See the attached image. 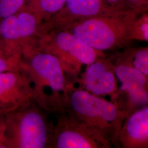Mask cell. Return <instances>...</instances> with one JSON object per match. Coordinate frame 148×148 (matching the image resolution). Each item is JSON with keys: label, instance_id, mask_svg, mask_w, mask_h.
<instances>
[{"label": "cell", "instance_id": "10", "mask_svg": "<svg viewBox=\"0 0 148 148\" xmlns=\"http://www.w3.org/2000/svg\"><path fill=\"white\" fill-rule=\"evenodd\" d=\"M32 99V89L23 70L0 74V115L5 116Z\"/></svg>", "mask_w": 148, "mask_h": 148}, {"label": "cell", "instance_id": "8", "mask_svg": "<svg viewBox=\"0 0 148 148\" xmlns=\"http://www.w3.org/2000/svg\"><path fill=\"white\" fill-rule=\"evenodd\" d=\"M79 88L97 97L110 95L113 102L118 90L112 56L98 59L87 65L77 78Z\"/></svg>", "mask_w": 148, "mask_h": 148}, {"label": "cell", "instance_id": "5", "mask_svg": "<svg viewBox=\"0 0 148 148\" xmlns=\"http://www.w3.org/2000/svg\"><path fill=\"white\" fill-rule=\"evenodd\" d=\"M34 43L39 49L57 58L65 72L76 81L84 65H88L107 56L104 52L91 47L71 33L60 28L41 32Z\"/></svg>", "mask_w": 148, "mask_h": 148}, {"label": "cell", "instance_id": "19", "mask_svg": "<svg viewBox=\"0 0 148 148\" xmlns=\"http://www.w3.org/2000/svg\"><path fill=\"white\" fill-rule=\"evenodd\" d=\"M127 8L130 10L138 11L141 13L148 10V0H123Z\"/></svg>", "mask_w": 148, "mask_h": 148}, {"label": "cell", "instance_id": "4", "mask_svg": "<svg viewBox=\"0 0 148 148\" xmlns=\"http://www.w3.org/2000/svg\"><path fill=\"white\" fill-rule=\"evenodd\" d=\"M65 112L93 127L119 148V134L126 117L114 103L73 86L68 92Z\"/></svg>", "mask_w": 148, "mask_h": 148}, {"label": "cell", "instance_id": "1", "mask_svg": "<svg viewBox=\"0 0 148 148\" xmlns=\"http://www.w3.org/2000/svg\"><path fill=\"white\" fill-rule=\"evenodd\" d=\"M21 49L22 69L32 85L33 100L49 114L64 113L75 79L65 72L57 58L39 49L34 42Z\"/></svg>", "mask_w": 148, "mask_h": 148}, {"label": "cell", "instance_id": "12", "mask_svg": "<svg viewBox=\"0 0 148 148\" xmlns=\"http://www.w3.org/2000/svg\"><path fill=\"white\" fill-rule=\"evenodd\" d=\"M148 89L136 83H121L113 103L127 117L148 104Z\"/></svg>", "mask_w": 148, "mask_h": 148}, {"label": "cell", "instance_id": "11", "mask_svg": "<svg viewBox=\"0 0 148 148\" xmlns=\"http://www.w3.org/2000/svg\"><path fill=\"white\" fill-rule=\"evenodd\" d=\"M119 148H148V106L127 116L119 134Z\"/></svg>", "mask_w": 148, "mask_h": 148}, {"label": "cell", "instance_id": "17", "mask_svg": "<svg viewBox=\"0 0 148 148\" xmlns=\"http://www.w3.org/2000/svg\"><path fill=\"white\" fill-rule=\"evenodd\" d=\"M130 39L140 41H148V14L144 12L137 16L133 23L130 32Z\"/></svg>", "mask_w": 148, "mask_h": 148}, {"label": "cell", "instance_id": "9", "mask_svg": "<svg viewBox=\"0 0 148 148\" xmlns=\"http://www.w3.org/2000/svg\"><path fill=\"white\" fill-rule=\"evenodd\" d=\"M42 24L25 5L21 10L0 20V40L22 47L36 40Z\"/></svg>", "mask_w": 148, "mask_h": 148}, {"label": "cell", "instance_id": "18", "mask_svg": "<svg viewBox=\"0 0 148 148\" xmlns=\"http://www.w3.org/2000/svg\"><path fill=\"white\" fill-rule=\"evenodd\" d=\"M27 0H0V20L21 10Z\"/></svg>", "mask_w": 148, "mask_h": 148}, {"label": "cell", "instance_id": "6", "mask_svg": "<svg viewBox=\"0 0 148 148\" xmlns=\"http://www.w3.org/2000/svg\"><path fill=\"white\" fill-rule=\"evenodd\" d=\"M111 141L99 131L67 113L58 115L51 148H110Z\"/></svg>", "mask_w": 148, "mask_h": 148}, {"label": "cell", "instance_id": "7", "mask_svg": "<svg viewBox=\"0 0 148 148\" xmlns=\"http://www.w3.org/2000/svg\"><path fill=\"white\" fill-rule=\"evenodd\" d=\"M130 10L114 7L104 0H65L63 7L48 21L42 24L38 34L48 29L98 16Z\"/></svg>", "mask_w": 148, "mask_h": 148}, {"label": "cell", "instance_id": "13", "mask_svg": "<svg viewBox=\"0 0 148 148\" xmlns=\"http://www.w3.org/2000/svg\"><path fill=\"white\" fill-rule=\"evenodd\" d=\"M22 49L14 43L0 40V74L22 70Z\"/></svg>", "mask_w": 148, "mask_h": 148}, {"label": "cell", "instance_id": "15", "mask_svg": "<svg viewBox=\"0 0 148 148\" xmlns=\"http://www.w3.org/2000/svg\"><path fill=\"white\" fill-rule=\"evenodd\" d=\"M65 1V0H27L25 5L43 24L63 7Z\"/></svg>", "mask_w": 148, "mask_h": 148}, {"label": "cell", "instance_id": "20", "mask_svg": "<svg viewBox=\"0 0 148 148\" xmlns=\"http://www.w3.org/2000/svg\"><path fill=\"white\" fill-rule=\"evenodd\" d=\"M5 131V116L0 115V148H5L4 145V133Z\"/></svg>", "mask_w": 148, "mask_h": 148}, {"label": "cell", "instance_id": "3", "mask_svg": "<svg viewBox=\"0 0 148 148\" xmlns=\"http://www.w3.org/2000/svg\"><path fill=\"white\" fill-rule=\"evenodd\" d=\"M49 114L32 99L6 114L5 148H51L54 124Z\"/></svg>", "mask_w": 148, "mask_h": 148}, {"label": "cell", "instance_id": "16", "mask_svg": "<svg viewBox=\"0 0 148 148\" xmlns=\"http://www.w3.org/2000/svg\"><path fill=\"white\" fill-rule=\"evenodd\" d=\"M115 74L121 83H136L148 89V77L132 67L116 60L112 55Z\"/></svg>", "mask_w": 148, "mask_h": 148}, {"label": "cell", "instance_id": "21", "mask_svg": "<svg viewBox=\"0 0 148 148\" xmlns=\"http://www.w3.org/2000/svg\"><path fill=\"white\" fill-rule=\"evenodd\" d=\"M104 1L107 4L112 7L123 9V10H130L127 8L123 0H104Z\"/></svg>", "mask_w": 148, "mask_h": 148}, {"label": "cell", "instance_id": "2", "mask_svg": "<svg viewBox=\"0 0 148 148\" xmlns=\"http://www.w3.org/2000/svg\"><path fill=\"white\" fill-rule=\"evenodd\" d=\"M138 11L126 10L76 21L60 28L69 32L97 50L111 51L126 47L132 41L130 32Z\"/></svg>", "mask_w": 148, "mask_h": 148}, {"label": "cell", "instance_id": "14", "mask_svg": "<svg viewBox=\"0 0 148 148\" xmlns=\"http://www.w3.org/2000/svg\"><path fill=\"white\" fill-rule=\"evenodd\" d=\"M115 59L130 66L148 77V48H127L113 55Z\"/></svg>", "mask_w": 148, "mask_h": 148}]
</instances>
